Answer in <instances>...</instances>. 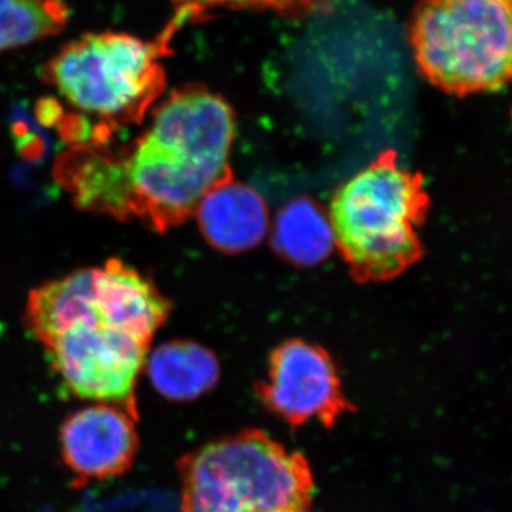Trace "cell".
Listing matches in <instances>:
<instances>
[{"label":"cell","instance_id":"4fadbf2b","mask_svg":"<svg viewBox=\"0 0 512 512\" xmlns=\"http://www.w3.org/2000/svg\"><path fill=\"white\" fill-rule=\"evenodd\" d=\"M67 22L62 0H0V52L55 36Z\"/></svg>","mask_w":512,"mask_h":512},{"label":"cell","instance_id":"7a4b0ae2","mask_svg":"<svg viewBox=\"0 0 512 512\" xmlns=\"http://www.w3.org/2000/svg\"><path fill=\"white\" fill-rule=\"evenodd\" d=\"M28 328L45 346L70 393L117 404L137 416L134 389L150 345L120 329L103 311L93 268L30 293Z\"/></svg>","mask_w":512,"mask_h":512},{"label":"cell","instance_id":"5bb4252c","mask_svg":"<svg viewBox=\"0 0 512 512\" xmlns=\"http://www.w3.org/2000/svg\"><path fill=\"white\" fill-rule=\"evenodd\" d=\"M309 0H174L180 6L181 23L188 15L211 8H274L291 9L308 3Z\"/></svg>","mask_w":512,"mask_h":512},{"label":"cell","instance_id":"3957f363","mask_svg":"<svg viewBox=\"0 0 512 512\" xmlns=\"http://www.w3.org/2000/svg\"><path fill=\"white\" fill-rule=\"evenodd\" d=\"M429 210L421 175L386 151L342 185L330 207L335 245L359 281L403 274L421 258L417 228Z\"/></svg>","mask_w":512,"mask_h":512},{"label":"cell","instance_id":"7c38bea8","mask_svg":"<svg viewBox=\"0 0 512 512\" xmlns=\"http://www.w3.org/2000/svg\"><path fill=\"white\" fill-rule=\"evenodd\" d=\"M274 239L278 251L299 265L322 262L335 244L329 218L309 200L286 205L276 220Z\"/></svg>","mask_w":512,"mask_h":512},{"label":"cell","instance_id":"8992f818","mask_svg":"<svg viewBox=\"0 0 512 512\" xmlns=\"http://www.w3.org/2000/svg\"><path fill=\"white\" fill-rule=\"evenodd\" d=\"M163 39L117 32L69 43L46 67L47 82L70 106L111 124L136 123L163 93Z\"/></svg>","mask_w":512,"mask_h":512},{"label":"cell","instance_id":"9c48e42d","mask_svg":"<svg viewBox=\"0 0 512 512\" xmlns=\"http://www.w3.org/2000/svg\"><path fill=\"white\" fill-rule=\"evenodd\" d=\"M194 214L205 239L229 254L255 248L268 231V210L261 195L232 177L211 188Z\"/></svg>","mask_w":512,"mask_h":512},{"label":"cell","instance_id":"ba28073f","mask_svg":"<svg viewBox=\"0 0 512 512\" xmlns=\"http://www.w3.org/2000/svg\"><path fill=\"white\" fill-rule=\"evenodd\" d=\"M136 419V414L111 403L70 414L59 434L64 464L83 481L123 476L137 456Z\"/></svg>","mask_w":512,"mask_h":512},{"label":"cell","instance_id":"8fae6325","mask_svg":"<svg viewBox=\"0 0 512 512\" xmlns=\"http://www.w3.org/2000/svg\"><path fill=\"white\" fill-rule=\"evenodd\" d=\"M146 362L154 389L175 402L198 399L220 379L217 357L195 342L164 343L146 357Z\"/></svg>","mask_w":512,"mask_h":512},{"label":"cell","instance_id":"52a82bcc","mask_svg":"<svg viewBox=\"0 0 512 512\" xmlns=\"http://www.w3.org/2000/svg\"><path fill=\"white\" fill-rule=\"evenodd\" d=\"M256 390L266 409L292 427L318 420L332 429L343 414L353 412L328 353L302 340L272 353L268 380Z\"/></svg>","mask_w":512,"mask_h":512},{"label":"cell","instance_id":"30bf717a","mask_svg":"<svg viewBox=\"0 0 512 512\" xmlns=\"http://www.w3.org/2000/svg\"><path fill=\"white\" fill-rule=\"evenodd\" d=\"M60 174L80 207L114 217L136 215L124 160L77 151L67 154Z\"/></svg>","mask_w":512,"mask_h":512},{"label":"cell","instance_id":"5b68a950","mask_svg":"<svg viewBox=\"0 0 512 512\" xmlns=\"http://www.w3.org/2000/svg\"><path fill=\"white\" fill-rule=\"evenodd\" d=\"M511 37V0H423L412 25L421 73L457 96L503 89Z\"/></svg>","mask_w":512,"mask_h":512},{"label":"cell","instance_id":"6da1fadb","mask_svg":"<svg viewBox=\"0 0 512 512\" xmlns=\"http://www.w3.org/2000/svg\"><path fill=\"white\" fill-rule=\"evenodd\" d=\"M234 137V111L218 94L201 87L171 94L124 158L136 217L158 231L183 224L211 188L232 177Z\"/></svg>","mask_w":512,"mask_h":512},{"label":"cell","instance_id":"277c9868","mask_svg":"<svg viewBox=\"0 0 512 512\" xmlns=\"http://www.w3.org/2000/svg\"><path fill=\"white\" fill-rule=\"evenodd\" d=\"M183 512H315L308 458L265 431L211 441L178 461Z\"/></svg>","mask_w":512,"mask_h":512}]
</instances>
